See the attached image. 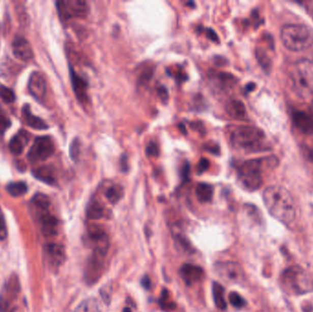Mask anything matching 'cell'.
<instances>
[{
    "label": "cell",
    "instance_id": "cell-4",
    "mask_svg": "<svg viewBox=\"0 0 313 312\" xmlns=\"http://www.w3.org/2000/svg\"><path fill=\"white\" fill-rule=\"evenodd\" d=\"M291 87L298 97L307 99L313 96V60L301 59L291 65Z\"/></svg>",
    "mask_w": 313,
    "mask_h": 312
},
{
    "label": "cell",
    "instance_id": "cell-37",
    "mask_svg": "<svg viewBox=\"0 0 313 312\" xmlns=\"http://www.w3.org/2000/svg\"><path fill=\"white\" fill-rule=\"evenodd\" d=\"M146 154L148 157H158L159 154V147L157 143L150 142L146 148Z\"/></svg>",
    "mask_w": 313,
    "mask_h": 312
},
{
    "label": "cell",
    "instance_id": "cell-24",
    "mask_svg": "<svg viewBox=\"0 0 313 312\" xmlns=\"http://www.w3.org/2000/svg\"><path fill=\"white\" fill-rule=\"evenodd\" d=\"M73 312H102V309L96 298H88L80 303Z\"/></svg>",
    "mask_w": 313,
    "mask_h": 312
},
{
    "label": "cell",
    "instance_id": "cell-32",
    "mask_svg": "<svg viewBox=\"0 0 313 312\" xmlns=\"http://www.w3.org/2000/svg\"><path fill=\"white\" fill-rule=\"evenodd\" d=\"M0 97L7 104H10L16 99L13 91L10 88L4 86L2 84H0Z\"/></svg>",
    "mask_w": 313,
    "mask_h": 312
},
{
    "label": "cell",
    "instance_id": "cell-41",
    "mask_svg": "<svg viewBox=\"0 0 313 312\" xmlns=\"http://www.w3.org/2000/svg\"><path fill=\"white\" fill-rule=\"evenodd\" d=\"M158 92H159V97L162 99V101H167V99L168 98V91L166 90V88H159Z\"/></svg>",
    "mask_w": 313,
    "mask_h": 312
},
{
    "label": "cell",
    "instance_id": "cell-14",
    "mask_svg": "<svg viewBox=\"0 0 313 312\" xmlns=\"http://www.w3.org/2000/svg\"><path fill=\"white\" fill-rule=\"evenodd\" d=\"M13 54L18 60L29 61L33 58V51L30 42L21 36H16L12 42Z\"/></svg>",
    "mask_w": 313,
    "mask_h": 312
},
{
    "label": "cell",
    "instance_id": "cell-20",
    "mask_svg": "<svg viewBox=\"0 0 313 312\" xmlns=\"http://www.w3.org/2000/svg\"><path fill=\"white\" fill-rule=\"evenodd\" d=\"M227 115L232 118L237 120H244L246 116V111L244 104L239 100H231L225 106Z\"/></svg>",
    "mask_w": 313,
    "mask_h": 312
},
{
    "label": "cell",
    "instance_id": "cell-15",
    "mask_svg": "<svg viewBox=\"0 0 313 312\" xmlns=\"http://www.w3.org/2000/svg\"><path fill=\"white\" fill-rule=\"evenodd\" d=\"M46 259L52 267H59L65 260V251L59 243H48L45 246Z\"/></svg>",
    "mask_w": 313,
    "mask_h": 312
},
{
    "label": "cell",
    "instance_id": "cell-35",
    "mask_svg": "<svg viewBox=\"0 0 313 312\" xmlns=\"http://www.w3.org/2000/svg\"><path fill=\"white\" fill-rule=\"evenodd\" d=\"M79 155H80V141L78 138H75L70 147V156L72 158V160L76 161Z\"/></svg>",
    "mask_w": 313,
    "mask_h": 312
},
{
    "label": "cell",
    "instance_id": "cell-16",
    "mask_svg": "<svg viewBox=\"0 0 313 312\" xmlns=\"http://www.w3.org/2000/svg\"><path fill=\"white\" fill-rule=\"evenodd\" d=\"M70 76H71L73 92L75 93V97H77L78 101L81 103H87L88 101V96H87L88 83L87 81L81 77L79 74H76L72 67H70Z\"/></svg>",
    "mask_w": 313,
    "mask_h": 312
},
{
    "label": "cell",
    "instance_id": "cell-1",
    "mask_svg": "<svg viewBox=\"0 0 313 312\" xmlns=\"http://www.w3.org/2000/svg\"><path fill=\"white\" fill-rule=\"evenodd\" d=\"M265 206L271 215L284 225L292 224L296 219L294 200L287 189L273 185L264 191Z\"/></svg>",
    "mask_w": 313,
    "mask_h": 312
},
{
    "label": "cell",
    "instance_id": "cell-42",
    "mask_svg": "<svg viewBox=\"0 0 313 312\" xmlns=\"http://www.w3.org/2000/svg\"><path fill=\"white\" fill-rule=\"evenodd\" d=\"M304 154L310 162H313V147H305Z\"/></svg>",
    "mask_w": 313,
    "mask_h": 312
},
{
    "label": "cell",
    "instance_id": "cell-39",
    "mask_svg": "<svg viewBox=\"0 0 313 312\" xmlns=\"http://www.w3.org/2000/svg\"><path fill=\"white\" fill-rule=\"evenodd\" d=\"M7 235H8V231L6 226V221L4 216L0 215V241H3L7 238Z\"/></svg>",
    "mask_w": 313,
    "mask_h": 312
},
{
    "label": "cell",
    "instance_id": "cell-38",
    "mask_svg": "<svg viewBox=\"0 0 313 312\" xmlns=\"http://www.w3.org/2000/svg\"><path fill=\"white\" fill-rule=\"evenodd\" d=\"M209 167H210V162H209L208 160L205 159V158L201 159L199 163H198V166H197L198 173H199V174L204 173L206 170H208Z\"/></svg>",
    "mask_w": 313,
    "mask_h": 312
},
{
    "label": "cell",
    "instance_id": "cell-26",
    "mask_svg": "<svg viewBox=\"0 0 313 312\" xmlns=\"http://www.w3.org/2000/svg\"><path fill=\"white\" fill-rule=\"evenodd\" d=\"M32 205L36 210L37 212L49 211L50 206V199L45 194L37 193L32 199Z\"/></svg>",
    "mask_w": 313,
    "mask_h": 312
},
{
    "label": "cell",
    "instance_id": "cell-34",
    "mask_svg": "<svg viewBox=\"0 0 313 312\" xmlns=\"http://www.w3.org/2000/svg\"><path fill=\"white\" fill-rule=\"evenodd\" d=\"M153 73H154V69L152 67L145 68L139 74V78H138L139 83H142V84L149 83L151 77L153 76Z\"/></svg>",
    "mask_w": 313,
    "mask_h": 312
},
{
    "label": "cell",
    "instance_id": "cell-11",
    "mask_svg": "<svg viewBox=\"0 0 313 312\" xmlns=\"http://www.w3.org/2000/svg\"><path fill=\"white\" fill-rule=\"evenodd\" d=\"M19 291V283L17 277L13 276L6 284L3 293L0 295V312L9 311L11 302L17 297Z\"/></svg>",
    "mask_w": 313,
    "mask_h": 312
},
{
    "label": "cell",
    "instance_id": "cell-29",
    "mask_svg": "<svg viewBox=\"0 0 313 312\" xmlns=\"http://www.w3.org/2000/svg\"><path fill=\"white\" fill-rule=\"evenodd\" d=\"M104 208L99 202L96 201H93L87 208V216L89 219H92V220L100 219L104 216Z\"/></svg>",
    "mask_w": 313,
    "mask_h": 312
},
{
    "label": "cell",
    "instance_id": "cell-33",
    "mask_svg": "<svg viewBox=\"0 0 313 312\" xmlns=\"http://www.w3.org/2000/svg\"><path fill=\"white\" fill-rule=\"evenodd\" d=\"M229 301L232 304V306H234L237 308H241L244 307L245 305V300L244 298L241 297L240 295L236 292H231L229 295Z\"/></svg>",
    "mask_w": 313,
    "mask_h": 312
},
{
    "label": "cell",
    "instance_id": "cell-13",
    "mask_svg": "<svg viewBox=\"0 0 313 312\" xmlns=\"http://www.w3.org/2000/svg\"><path fill=\"white\" fill-rule=\"evenodd\" d=\"M29 91L39 102L43 101L47 92L46 82L43 76L38 72H33L29 79Z\"/></svg>",
    "mask_w": 313,
    "mask_h": 312
},
{
    "label": "cell",
    "instance_id": "cell-43",
    "mask_svg": "<svg viewBox=\"0 0 313 312\" xmlns=\"http://www.w3.org/2000/svg\"><path fill=\"white\" fill-rule=\"evenodd\" d=\"M141 284L146 289H149L150 288V279L148 275H145L142 280H141Z\"/></svg>",
    "mask_w": 313,
    "mask_h": 312
},
{
    "label": "cell",
    "instance_id": "cell-28",
    "mask_svg": "<svg viewBox=\"0 0 313 312\" xmlns=\"http://www.w3.org/2000/svg\"><path fill=\"white\" fill-rule=\"evenodd\" d=\"M8 193L13 197H19L22 196L25 193H27V184L23 181H17V182H10L7 186Z\"/></svg>",
    "mask_w": 313,
    "mask_h": 312
},
{
    "label": "cell",
    "instance_id": "cell-9",
    "mask_svg": "<svg viewBox=\"0 0 313 312\" xmlns=\"http://www.w3.org/2000/svg\"><path fill=\"white\" fill-rule=\"evenodd\" d=\"M214 267L218 276L226 283L240 284L245 279L244 271L242 267L235 262L217 263Z\"/></svg>",
    "mask_w": 313,
    "mask_h": 312
},
{
    "label": "cell",
    "instance_id": "cell-21",
    "mask_svg": "<svg viewBox=\"0 0 313 312\" xmlns=\"http://www.w3.org/2000/svg\"><path fill=\"white\" fill-rule=\"evenodd\" d=\"M27 142V137L26 136L25 131H22V132L20 131L16 136H14L9 141V147L10 152L16 156L20 155L24 150V147L26 146Z\"/></svg>",
    "mask_w": 313,
    "mask_h": 312
},
{
    "label": "cell",
    "instance_id": "cell-36",
    "mask_svg": "<svg viewBox=\"0 0 313 312\" xmlns=\"http://www.w3.org/2000/svg\"><path fill=\"white\" fill-rule=\"evenodd\" d=\"M11 127V121L3 112L0 111V136L4 135L7 129Z\"/></svg>",
    "mask_w": 313,
    "mask_h": 312
},
{
    "label": "cell",
    "instance_id": "cell-44",
    "mask_svg": "<svg viewBox=\"0 0 313 312\" xmlns=\"http://www.w3.org/2000/svg\"><path fill=\"white\" fill-rule=\"evenodd\" d=\"M254 87H255V84H254V83H249V84H247V85H246V87H245V89H246V91H248V92H251V91H253V90H254Z\"/></svg>",
    "mask_w": 313,
    "mask_h": 312
},
{
    "label": "cell",
    "instance_id": "cell-31",
    "mask_svg": "<svg viewBox=\"0 0 313 312\" xmlns=\"http://www.w3.org/2000/svg\"><path fill=\"white\" fill-rule=\"evenodd\" d=\"M159 305L164 310H173L176 307L175 303L169 300V294H168V290L164 289L162 291L161 298L159 299Z\"/></svg>",
    "mask_w": 313,
    "mask_h": 312
},
{
    "label": "cell",
    "instance_id": "cell-40",
    "mask_svg": "<svg viewBox=\"0 0 313 312\" xmlns=\"http://www.w3.org/2000/svg\"><path fill=\"white\" fill-rule=\"evenodd\" d=\"M206 34H207V37L213 42H219V39H218L217 34L213 30L212 28H206Z\"/></svg>",
    "mask_w": 313,
    "mask_h": 312
},
{
    "label": "cell",
    "instance_id": "cell-6",
    "mask_svg": "<svg viewBox=\"0 0 313 312\" xmlns=\"http://www.w3.org/2000/svg\"><path fill=\"white\" fill-rule=\"evenodd\" d=\"M280 285L287 293L302 295L313 291V278L300 266H291L282 272Z\"/></svg>",
    "mask_w": 313,
    "mask_h": 312
},
{
    "label": "cell",
    "instance_id": "cell-22",
    "mask_svg": "<svg viewBox=\"0 0 313 312\" xmlns=\"http://www.w3.org/2000/svg\"><path fill=\"white\" fill-rule=\"evenodd\" d=\"M32 174L37 179L41 180L44 183L54 185L56 182L53 171L48 167H41L39 169H36L32 171Z\"/></svg>",
    "mask_w": 313,
    "mask_h": 312
},
{
    "label": "cell",
    "instance_id": "cell-18",
    "mask_svg": "<svg viewBox=\"0 0 313 312\" xmlns=\"http://www.w3.org/2000/svg\"><path fill=\"white\" fill-rule=\"evenodd\" d=\"M180 274L185 284L191 286L193 283L200 281L205 273L201 266L192 264H185L181 267Z\"/></svg>",
    "mask_w": 313,
    "mask_h": 312
},
{
    "label": "cell",
    "instance_id": "cell-19",
    "mask_svg": "<svg viewBox=\"0 0 313 312\" xmlns=\"http://www.w3.org/2000/svg\"><path fill=\"white\" fill-rule=\"evenodd\" d=\"M22 114L25 122L27 123L30 128L36 129V130H46V129H49V126L44 120H42L39 116H36V115L32 114L31 107L29 105L23 106Z\"/></svg>",
    "mask_w": 313,
    "mask_h": 312
},
{
    "label": "cell",
    "instance_id": "cell-17",
    "mask_svg": "<svg viewBox=\"0 0 313 312\" xmlns=\"http://www.w3.org/2000/svg\"><path fill=\"white\" fill-rule=\"evenodd\" d=\"M89 238L91 241L95 253L98 256L104 257L109 247V239L107 234L103 231L96 230V231L90 232Z\"/></svg>",
    "mask_w": 313,
    "mask_h": 312
},
{
    "label": "cell",
    "instance_id": "cell-23",
    "mask_svg": "<svg viewBox=\"0 0 313 312\" xmlns=\"http://www.w3.org/2000/svg\"><path fill=\"white\" fill-rule=\"evenodd\" d=\"M196 197L201 202H209L212 201L213 196V188L212 185L207 183L198 184L196 187Z\"/></svg>",
    "mask_w": 313,
    "mask_h": 312
},
{
    "label": "cell",
    "instance_id": "cell-2",
    "mask_svg": "<svg viewBox=\"0 0 313 312\" xmlns=\"http://www.w3.org/2000/svg\"><path fill=\"white\" fill-rule=\"evenodd\" d=\"M277 164L278 160L275 156L245 161L237 170V178L245 190L254 192L262 186L265 173L275 170Z\"/></svg>",
    "mask_w": 313,
    "mask_h": 312
},
{
    "label": "cell",
    "instance_id": "cell-30",
    "mask_svg": "<svg viewBox=\"0 0 313 312\" xmlns=\"http://www.w3.org/2000/svg\"><path fill=\"white\" fill-rule=\"evenodd\" d=\"M124 190L119 185H113L107 189L105 193V197L111 203H117L123 197Z\"/></svg>",
    "mask_w": 313,
    "mask_h": 312
},
{
    "label": "cell",
    "instance_id": "cell-3",
    "mask_svg": "<svg viewBox=\"0 0 313 312\" xmlns=\"http://www.w3.org/2000/svg\"><path fill=\"white\" fill-rule=\"evenodd\" d=\"M233 147L242 151H269L271 146L261 129L253 126H239L232 131L230 136Z\"/></svg>",
    "mask_w": 313,
    "mask_h": 312
},
{
    "label": "cell",
    "instance_id": "cell-25",
    "mask_svg": "<svg viewBox=\"0 0 313 312\" xmlns=\"http://www.w3.org/2000/svg\"><path fill=\"white\" fill-rule=\"evenodd\" d=\"M213 297L215 306L219 309L223 310L226 308L227 304L225 298H224V289L217 282H214L213 284Z\"/></svg>",
    "mask_w": 313,
    "mask_h": 312
},
{
    "label": "cell",
    "instance_id": "cell-12",
    "mask_svg": "<svg viewBox=\"0 0 313 312\" xmlns=\"http://www.w3.org/2000/svg\"><path fill=\"white\" fill-rule=\"evenodd\" d=\"M39 224L41 226V233L45 236H54L58 234L59 222L54 215L49 211L37 212Z\"/></svg>",
    "mask_w": 313,
    "mask_h": 312
},
{
    "label": "cell",
    "instance_id": "cell-10",
    "mask_svg": "<svg viewBox=\"0 0 313 312\" xmlns=\"http://www.w3.org/2000/svg\"><path fill=\"white\" fill-rule=\"evenodd\" d=\"M292 122L296 129L301 133L313 134V112L306 110H294L291 113Z\"/></svg>",
    "mask_w": 313,
    "mask_h": 312
},
{
    "label": "cell",
    "instance_id": "cell-7",
    "mask_svg": "<svg viewBox=\"0 0 313 312\" xmlns=\"http://www.w3.org/2000/svg\"><path fill=\"white\" fill-rule=\"evenodd\" d=\"M57 10L62 20L70 19H83L89 13V6L82 0L59 1L56 3Z\"/></svg>",
    "mask_w": 313,
    "mask_h": 312
},
{
    "label": "cell",
    "instance_id": "cell-8",
    "mask_svg": "<svg viewBox=\"0 0 313 312\" xmlns=\"http://www.w3.org/2000/svg\"><path fill=\"white\" fill-rule=\"evenodd\" d=\"M54 149V144L50 137H38L29 151L27 158L32 163L38 161H44L53 155Z\"/></svg>",
    "mask_w": 313,
    "mask_h": 312
},
{
    "label": "cell",
    "instance_id": "cell-5",
    "mask_svg": "<svg viewBox=\"0 0 313 312\" xmlns=\"http://www.w3.org/2000/svg\"><path fill=\"white\" fill-rule=\"evenodd\" d=\"M283 45L292 51H301L313 45V29L303 24H288L280 33Z\"/></svg>",
    "mask_w": 313,
    "mask_h": 312
},
{
    "label": "cell",
    "instance_id": "cell-27",
    "mask_svg": "<svg viewBox=\"0 0 313 312\" xmlns=\"http://www.w3.org/2000/svg\"><path fill=\"white\" fill-rule=\"evenodd\" d=\"M173 238L176 242V244L180 249H182L184 251H189L191 249V245L187 240L185 234H183L180 227H173Z\"/></svg>",
    "mask_w": 313,
    "mask_h": 312
}]
</instances>
